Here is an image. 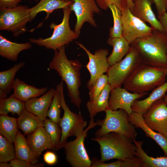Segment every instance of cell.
Returning a JSON list of instances; mask_svg holds the SVG:
<instances>
[{
	"label": "cell",
	"instance_id": "cell-15",
	"mask_svg": "<svg viewBox=\"0 0 167 167\" xmlns=\"http://www.w3.org/2000/svg\"><path fill=\"white\" fill-rule=\"evenodd\" d=\"M148 94L147 92L142 93H131L125 88L118 87L111 89L109 97V109L116 110L121 109L129 115L132 112L131 107L135 101Z\"/></svg>",
	"mask_w": 167,
	"mask_h": 167
},
{
	"label": "cell",
	"instance_id": "cell-47",
	"mask_svg": "<svg viewBox=\"0 0 167 167\" xmlns=\"http://www.w3.org/2000/svg\"><path fill=\"white\" fill-rule=\"evenodd\" d=\"M62 0L66 1H71V0Z\"/></svg>",
	"mask_w": 167,
	"mask_h": 167
},
{
	"label": "cell",
	"instance_id": "cell-18",
	"mask_svg": "<svg viewBox=\"0 0 167 167\" xmlns=\"http://www.w3.org/2000/svg\"><path fill=\"white\" fill-rule=\"evenodd\" d=\"M26 139L31 150L38 156L45 149L54 150L50 135L43 126L28 135Z\"/></svg>",
	"mask_w": 167,
	"mask_h": 167
},
{
	"label": "cell",
	"instance_id": "cell-19",
	"mask_svg": "<svg viewBox=\"0 0 167 167\" xmlns=\"http://www.w3.org/2000/svg\"><path fill=\"white\" fill-rule=\"evenodd\" d=\"M130 122L137 128L142 130L146 136L152 139L160 146L167 157V137L150 128L145 122L143 115L132 112L129 115Z\"/></svg>",
	"mask_w": 167,
	"mask_h": 167
},
{
	"label": "cell",
	"instance_id": "cell-28",
	"mask_svg": "<svg viewBox=\"0 0 167 167\" xmlns=\"http://www.w3.org/2000/svg\"><path fill=\"white\" fill-rule=\"evenodd\" d=\"M111 89L110 86L108 83L96 99L93 100H89L87 102L86 106L90 118H94L98 113L105 112L109 109L108 102Z\"/></svg>",
	"mask_w": 167,
	"mask_h": 167
},
{
	"label": "cell",
	"instance_id": "cell-14",
	"mask_svg": "<svg viewBox=\"0 0 167 167\" xmlns=\"http://www.w3.org/2000/svg\"><path fill=\"white\" fill-rule=\"evenodd\" d=\"M143 117L150 128L167 137V105L163 98L154 103Z\"/></svg>",
	"mask_w": 167,
	"mask_h": 167
},
{
	"label": "cell",
	"instance_id": "cell-37",
	"mask_svg": "<svg viewBox=\"0 0 167 167\" xmlns=\"http://www.w3.org/2000/svg\"><path fill=\"white\" fill-rule=\"evenodd\" d=\"M108 83L107 74H103L99 76L94 83L88 89L90 100L96 99Z\"/></svg>",
	"mask_w": 167,
	"mask_h": 167
},
{
	"label": "cell",
	"instance_id": "cell-22",
	"mask_svg": "<svg viewBox=\"0 0 167 167\" xmlns=\"http://www.w3.org/2000/svg\"><path fill=\"white\" fill-rule=\"evenodd\" d=\"M32 46L31 42H13L0 35V55L10 61H15L20 52L30 49Z\"/></svg>",
	"mask_w": 167,
	"mask_h": 167
},
{
	"label": "cell",
	"instance_id": "cell-5",
	"mask_svg": "<svg viewBox=\"0 0 167 167\" xmlns=\"http://www.w3.org/2000/svg\"><path fill=\"white\" fill-rule=\"evenodd\" d=\"M104 119L96 122L101 128L95 133V137H99L111 132L118 133L131 139H135L137 133L135 126L130 121L129 115L125 110L119 109L105 111Z\"/></svg>",
	"mask_w": 167,
	"mask_h": 167
},
{
	"label": "cell",
	"instance_id": "cell-46",
	"mask_svg": "<svg viewBox=\"0 0 167 167\" xmlns=\"http://www.w3.org/2000/svg\"><path fill=\"white\" fill-rule=\"evenodd\" d=\"M163 100L165 103L167 105V95H165L163 97Z\"/></svg>",
	"mask_w": 167,
	"mask_h": 167
},
{
	"label": "cell",
	"instance_id": "cell-48",
	"mask_svg": "<svg viewBox=\"0 0 167 167\" xmlns=\"http://www.w3.org/2000/svg\"></svg>",
	"mask_w": 167,
	"mask_h": 167
},
{
	"label": "cell",
	"instance_id": "cell-44",
	"mask_svg": "<svg viewBox=\"0 0 167 167\" xmlns=\"http://www.w3.org/2000/svg\"><path fill=\"white\" fill-rule=\"evenodd\" d=\"M126 1L127 6L131 11L134 5L133 1V0H126Z\"/></svg>",
	"mask_w": 167,
	"mask_h": 167
},
{
	"label": "cell",
	"instance_id": "cell-35",
	"mask_svg": "<svg viewBox=\"0 0 167 167\" xmlns=\"http://www.w3.org/2000/svg\"><path fill=\"white\" fill-rule=\"evenodd\" d=\"M44 127L49 135L54 150L57 151L59 146L61 136V129L59 125L50 119L44 120Z\"/></svg>",
	"mask_w": 167,
	"mask_h": 167
},
{
	"label": "cell",
	"instance_id": "cell-11",
	"mask_svg": "<svg viewBox=\"0 0 167 167\" xmlns=\"http://www.w3.org/2000/svg\"><path fill=\"white\" fill-rule=\"evenodd\" d=\"M121 11L123 23L122 36L130 44L138 38L151 34L153 29L134 15L127 5Z\"/></svg>",
	"mask_w": 167,
	"mask_h": 167
},
{
	"label": "cell",
	"instance_id": "cell-36",
	"mask_svg": "<svg viewBox=\"0 0 167 167\" xmlns=\"http://www.w3.org/2000/svg\"><path fill=\"white\" fill-rule=\"evenodd\" d=\"M56 91L48 110L47 116L49 118L59 125L61 118V108L60 104V94L56 88Z\"/></svg>",
	"mask_w": 167,
	"mask_h": 167
},
{
	"label": "cell",
	"instance_id": "cell-21",
	"mask_svg": "<svg viewBox=\"0 0 167 167\" xmlns=\"http://www.w3.org/2000/svg\"><path fill=\"white\" fill-rule=\"evenodd\" d=\"M167 91V81L153 89L146 98L142 100H136L131 107L132 112L144 114L152 105L156 101L163 98Z\"/></svg>",
	"mask_w": 167,
	"mask_h": 167
},
{
	"label": "cell",
	"instance_id": "cell-33",
	"mask_svg": "<svg viewBox=\"0 0 167 167\" xmlns=\"http://www.w3.org/2000/svg\"><path fill=\"white\" fill-rule=\"evenodd\" d=\"M0 134V163L9 162L16 158L14 144Z\"/></svg>",
	"mask_w": 167,
	"mask_h": 167
},
{
	"label": "cell",
	"instance_id": "cell-42",
	"mask_svg": "<svg viewBox=\"0 0 167 167\" xmlns=\"http://www.w3.org/2000/svg\"><path fill=\"white\" fill-rule=\"evenodd\" d=\"M21 0H0V8H10L18 6Z\"/></svg>",
	"mask_w": 167,
	"mask_h": 167
},
{
	"label": "cell",
	"instance_id": "cell-13",
	"mask_svg": "<svg viewBox=\"0 0 167 167\" xmlns=\"http://www.w3.org/2000/svg\"><path fill=\"white\" fill-rule=\"evenodd\" d=\"M76 43L85 52L88 57L89 61L86 66L90 74V79L87 84L89 89L99 76L107 71L110 66L107 57L109 52L107 49H100L92 54L81 43Z\"/></svg>",
	"mask_w": 167,
	"mask_h": 167
},
{
	"label": "cell",
	"instance_id": "cell-32",
	"mask_svg": "<svg viewBox=\"0 0 167 167\" xmlns=\"http://www.w3.org/2000/svg\"><path fill=\"white\" fill-rule=\"evenodd\" d=\"M109 8L111 11L113 21V27L109 29V37H117L122 36L123 23L121 11L113 4L110 5Z\"/></svg>",
	"mask_w": 167,
	"mask_h": 167
},
{
	"label": "cell",
	"instance_id": "cell-45",
	"mask_svg": "<svg viewBox=\"0 0 167 167\" xmlns=\"http://www.w3.org/2000/svg\"><path fill=\"white\" fill-rule=\"evenodd\" d=\"M8 162H2L0 163V167H11L10 163H8Z\"/></svg>",
	"mask_w": 167,
	"mask_h": 167
},
{
	"label": "cell",
	"instance_id": "cell-1",
	"mask_svg": "<svg viewBox=\"0 0 167 167\" xmlns=\"http://www.w3.org/2000/svg\"><path fill=\"white\" fill-rule=\"evenodd\" d=\"M54 51V55L49 64V68L55 71L62 81L65 82L71 102L79 109L82 102L79 90L81 85V64L78 60L68 59L65 46Z\"/></svg>",
	"mask_w": 167,
	"mask_h": 167
},
{
	"label": "cell",
	"instance_id": "cell-9",
	"mask_svg": "<svg viewBox=\"0 0 167 167\" xmlns=\"http://www.w3.org/2000/svg\"><path fill=\"white\" fill-rule=\"evenodd\" d=\"M30 21L29 8L18 5L10 8H0V30L11 31L16 37L26 30V24Z\"/></svg>",
	"mask_w": 167,
	"mask_h": 167
},
{
	"label": "cell",
	"instance_id": "cell-43",
	"mask_svg": "<svg viewBox=\"0 0 167 167\" xmlns=\"http://www.w3.org/2000/svg\"><path fill=\"white\" fill-rule=\"evenodd\" d=\"M159 20L161 24L164 29V33L167 36V12H165L158 16Z\"/></svg>",
	"mask_w": 167,
	"mask_h": 167
},
{
	"label": "cell",
	"instance_id": "cell-8",
	"mask_svg": "<svg viewBox=\"0 0 167 167\" xmlns=\"http://www.w3.org/2000/svg\"><path fill=\"white\" fill-rule=\"evenodd\" d=\"M142 62L137 49L131 44L125 57L120 61L110 66L107 75L112 89L121 85L134 70Z\"/></svg>",
	"mask_w": 167,
	"mask_h": 167
},
{
	"label": "cell",
	"instance_id": "cell-16",
	"mask_svg": "<svg viewBox=\"0 0 167 167\" xmlns=\"http://www.w3.org/2000/svg\"><path fill=\"white\" fill-rule=\"evenodd\" d=\"M134 5L131 13L145 23H148L153 29L164 33L163 27L152 10V0H133Z\"/></svg>",
	"mask_w": 167,
	"mask_h": 167
},
{
	"label": "cell",
	"instance_id": "cell-23",
	"mask_svg": "<svg viewBox=\"0 0 167 167\" xmlns=\"http://www.w3.org/2000/svg\"><path fill=\"white\" fill-rule=\"evenodd\" d=\"M107 43L113 47L112 52L107 58L109 66L122 60L128 52L131 46L130 43L123 36L117 37H109Z\"/></svg>",
	"mask_w": 167,
	"mask_h": 167
},
{
	"label": "cell",
	"instance_id": "cell-41",
	"mask_svg": "<svg viewBox=\"0 0 167 167\" xmlns=\"http://www.w3.org/2000/svg\"><path fill=\"white\" fill-rule=\"evenodd\" d=\"M43 160L47 164L50 165H53L57 162V157L54 152L51 151H48L44 154Z\"/></svg>",
	"mask_w": 167,
	"mask_h": 167
},
{
	"label": "cell",
	"instance_id": "cell-26",
	"mask_svg": "<svg viewBox=\"0 0 167 167\" xmlns=\"http://www.w3.org/2000/svg\"><path fill=\"white\" fill-rule=\"evenodd\" d=\"M20 62L10 69L0 72V98H6L12 90L17 72L25 65Z\"/></svg>",
	"mask_w": 167,
	"mask_h": 167
},
{
	"label": "cell",
	"instance_id": "cell-6",
	"mask_svg": "<svg viewBox=\"0 0 167 167\" xmlns=\"http://www.w3.org/2000/svg\"><path fill=\"white\" fill-rule=\"evenodd\" d=\"M63 16L62 22L59 24H56L54 22L50 24V28L54 31L50 37L45 39L30 38L29 40L30 42L55 50L65 46L78 38L79 35L72 30L69 26L70 16L72 11L70 5L63 9Z\"/></svg>",
	"mask_w": 167,
	"mask_h": 167
},
{
	"label": "cell",
	"instance_id": "cell-4",
	"mask_svg": "<svg viewBox=\"0 0 167 167\" xmlns=\"http://www.w3.org/2000/svg\"><path fill=\"white\" fill-rule=\"evenodd\" d=\"M91 139L100 145L99 161L101 162L115 159L126 160L136 157L135 146L133 141L118 133L111 132Z\"/></svg>",
	"mask_w": 167,
	"mask_h": 167
},
{
	"label": "cell",
	"instance_id": "cell-30",
	"mask_svg": "<svg viewBox=\"0 0 167 167\" xmlns=\"http://www.w3.org/2000/svg\"><path fill=\"white\" fill-rule=\"evenodd\" d=\"M17 119L8 115H0V134L14 143L18 131Z\"/></svg>",
	"mask_w": 167,
	"mask_h": 167
},
{
	"label": "cell",
	"instance_id": "cell-20",
	"mask_svg": "<svg viewBox=\"0 0 167 167\" xmlns=\"http://www.w3.org/2000/svg\"><path fill=\"white\" fill-rule=\"evenodd\" d=\"M47 87L38 88L28 85L17 78L14 83L13 95L19 100L25 102L33 98L38 97L46 92Z\"/></svg>",
	"mask_w": 167,
	"mask_h": 167
},
{
	"label": "cell",
	"instance_id": "cell-24",
	"mask_svg": "<svg viewBox=\"0 0 167 167\" xmlns=\"http://www.w3.org/2000/svg\"><path fill=\"white\" fill-rule=\"evenodd\" d=\"M14 143L16 159L24 161L32 164L38 162L39 157L36 155L31 150L26 138L19 130Z\"/></svg>",
	"mask_w": 167,
	"mask_h": 167
},
{
	"label": "cell",
	"instance_id": "cell-29",
	"mask_svg": "<svg viewBox=\"0 0 167 167\" xmlns=\"http://www.w3.org/2000/svg\"><path fill=\"white\" fill-rule=\"evenodd\" d=\"M135 146L136 157L141 163V167H167V157L154 158L148 155L142 148V141H133Z\"/></svg>",
	"mask_w": 167,
	"mask_h": 167
},
{
	"label": "cell",
	"instance_id": "cell-27",
	"mask_svg": "<svg viewBox=\"0 0 167 167\" xmlns=\"http://www.w3.org/2000/svg\"><path fill=\"white\" fill-rule=\"evenodd\" d=\"M72 2L71 0L66 1L62 0H41L36 5L29 8L30 21L40 12L45 11L46 13V18L54 10L63 9L70 5Z\"/></svg>",
	"mask_w": 167,
	"mask_h": 167
},
{
	"label": "cell",
	"instance_id": "cell-40",
	"mask_svg": "<svg viewBox=\"0 0 167 167\" xmlns=\"http://www.w3.org/2000/svg\"><path fill=\"white\" fill-rule=\"evenodd\" d=\"M156 10L158 16H159L167 11V0H152Z\"/></svg>",
	"mask_w": 167,
	"mask_h": 167
},
{
	"label": "cell",
	"instance_id": "cell-10",
	"mask_svg": "<svg viewBox=\"0 0 167 167\" xmlns=\"http://www.w3.org/2000/svg\"><path fill=\"white\" fill-rule=\"evenodd\" d=\"M97 125L94 118H90L88 126L76 139L67 142L63 148L66 159L73 167H91L92 161L90 159L84 145L85 139L88 131Z\"/></svg>",
	"mask_w": 167,
	"mask_h": 167
},
{
	"label": "cell",
	"instance_id": "cell-2",
	"mask_svg": "<svg viewBox=\"0 0 167 167\" xmlns=\"http://www.w3.org/2000/svg\"><path fill=\"white\" fill-rule=\"evenodd\" d=\"M167 68L142 62L126 80L124 88L133 93H142L153 90L165 82Z\"/></svg>",
	"mask_w": 167,
	"mask_h": 167
},
{
	"label": "cell",
	"instance_id": "cell-7",
	"mask_svg": "<svg viewBox=\"0 0 167 167\" xmlns=\"http://www.w3.org/2000/svg\"><path fill=\"white\" fill-rule=\"evenodd\" d=\"M56 88L60 92L61 105L64 111L59 124L61 129V136L58 151L63 148L69 137H76L80 135L87 126V122L84 120L80 112L78 113H75L70 110L67 105L64 95L63 81H62Z\"/></svg>",
	"mask_w": 167,
	"mask_h": 167
},
{
	"label": "cell",
	"instance_id": "cell-3",
	"mask_svg": "<svg viewBox=\"0 0 167 167\" xmlns=\"http://www.w3.org/2000/svg\"><path fill=\"white\" fill-rule=\"evenodd\" d=\"M131 45L137 49L142 62L167 68V36L153 29L149 35L135 40Z\"/></svg>",
	"mask_w": 167,
	"mask_h": 167
},
{
	"label": "cell",
	"instance_id": "cell-25",
	"mask_svg": "<svg viewBox=\"0 0 167 167\" xmlns=\"http://www.w3.org/2000/svg\"><path fill=\"white\" fill-rule=\"evenodd\" d=\"M19 129L24 135H28L41 126H44V121L25 109L17 118Z\"/></svg>",
	"mask_w": 167,
	"mask_h": 167
},
{
	"label": "cell",
	"instance_id": "cell-17",
	"mask_svg": "<svg viewBox=\"0 0 167 167\" xmlns=\"http://www.w3.org/2000/svg\"><path fill=\"white\" fill-rule=\"evenodd\" d=\"M56 89L50 88L39 97H34L25 102V109L44 121Z\"/></svg>",
	"mask_w": 167,
	"mask_h": 167
},
{
	"label": "cell",
	"instance_id": "cell-31",
	"mask_svg": "<svg viewBox=\"0 0 167 167\" xmlns=\"http://www.w3.org/2000/svg\"><path fill=\"white\" fill-rule=\"evenodd\" d=\"M25 109V102L17 98L12 94L7 98H0V115H7L11 113L19 116Z\"/></svg>",
	"mask_w": 167,
	"mask_h": 167
},
{
	"label": "cell",
	"instance_id": "cell-39",
	"mask_svg": "<svg viewBox=\"0 0 167 167\" xmlns=\"http://www.w3.org/2000/svg\"><path fill=\"white\" fill-rule=\"evenodd\" d=\"M10 163L11 167H42L44 166V164L42 163L32 164L16 158L11 161Z\"/></svg>",
	"mask_w": 167,
	"mask_h": 167
},
{
	"label": "cell",
	"instance_id": "cell-38",
	"mask_svg": "<svg viewBox=\"0 0 167 167\" xmlns=\"http://www.w3.org/2000/svg\"><path fill=\"white\" fill-rule=\"evenodd\" d=\"M99 7L101 9L106 10L111 4L115 5L121 10L127 5L126 0H96Z\"/></svg>",
	"mask_w": 167,
	"mask_h": 167
},
{
	"label": "cell",
	"instance_id": "cell-34",
	"mask_svg": "<svg viewBox=\"0 0 167 167\" xmlns=\"http://www.w3.org/2000/svg\"><path fill=\"white\" fill-rule=\"evenodd\" d=\"M91 167H138L139 162L136 158L126 160H118L110 163L101 162L96 158L93 157L92 160Z\"/></svg>",
	"mask_w": 167,
	"mask_h": 167
},
{
	"label": "cell",
	"instance_id": "cell-12",
	"mask_svg": "<svg viewBox=\"0 0 167 167\" xmlns=\"http://www.w3.org/2000/svg\"><path fill=\"white\" fill-rule=\"evenodd\" d=\"M70 5L74 12L77 20L74 31L79 35L82 28L85 22L88 23L93 27L97 26L94 19V14H100L101 11L96 0H71Z\"/></svg>",
	"mask_w": 167,
	"mask_h": 167
}]
</instances>
